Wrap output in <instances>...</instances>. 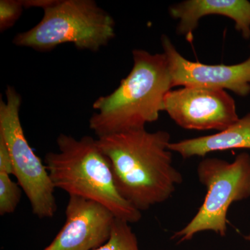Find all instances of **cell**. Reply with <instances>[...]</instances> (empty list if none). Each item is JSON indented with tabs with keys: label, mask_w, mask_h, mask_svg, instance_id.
I'll return each instance as SVG.
<instances>
[{
	"label": "cell",
	"mask_w": 250,
	"mask_h": 250,
	"mask_svg": "<svg viewBox=\"0 0 250 250\" xmlns=\"http://www.w3.org/2000/svg\"><path fill=\"white\" fill-rule=\"evenodd\" d=\"M95 250H140L137 236L130 223L116 218L109 238Z\"/></svg>",
	"instance_id": "12"
},
{
	"label": "cell",
	"mask_w": 250,
	"mask_h": 250,
	"mask_svg": "<svg viewBox=\"0 0 250 250\" xmlns=\"http://www.w3.org/2000/svg\"><path fill=\"white\" fill-rule=\"evenodd\" d=\"M169 149L184 159L206 157L210 153L230 149H250V112L226 129L214 134L171 142Z\"/></svg>",
	"instance_id": "11"
},
{
	"label": "cell",
	"mask_w": 250,
	"mask_h": 250,
	"mask_svg": "<svg viewBox=\"0 0 250 250\" xmlns=\"http://www.w3.org/2000/svg\"><path fill=\"white\" fill-rule=\"evenodd\" d=\"M170 15L178 21L177 31L191 41L202 18L221 16L232 20L243 39H250V1L248 0H187L170 6Z\"/></svg>",
	"instance_id": "10"
},
{
	"label": "cell",
	"mask_w": 250,
	"mask_h": 250,
	"mask_svg": "<svg viewBox=\"0 0 250 250\" xmlns=\"http://www.w3.org/2000/svg\"><path fill=\"white\" fill-rule=\"evenodd\" d=\"M163 111L180 127L197 131L220 132L239 119L235 100L226 90L202 87L170 90Z\"/></svg>",
	"instance_id": "7"
},
{
	"label": "cell",
	"mask_w": 250,
	"mask_h": 250,
	"mask_svg": "<svg viewBox=\"0 0 250 250\" xmlns=\"http://www.w3.org/2000/svg\"><path fill=\"white\" fill-rule=\"evenodd\" d=\"M134 65L116 90L94 102L89 126L98 138L146 129L159 119L166 94L173 88L166 54L132 52Z\"/></svg>",
	"instance_id": "2"
},
{
	"label": "cell",
	"mask_w": 250,
	"mask_h": 250,
	"mask_svg": "<svg viewBox=\"0 0 250 250\" xmlns=\"http://www.w3.org/2000/svg\"><path fill=\"white\" fill-rule=\"evenodd\" d=\"M65 222L43 250H95L109 238L116 217L97 202L69 197Z\"/></svg>",
	"instance_id": "9"
},
{
	"label": "cell",
	"mask_w": 250,
	"mask_h": 250,
	"mask_svg": "<svg viewBox=\"0 0 250 250\" xmlns=\"http://www.w3.org/2000/svg\"><path fill=\"white\" fill-rule=\"evenodd\" d=\"M245 239H246L247 241L249 242L250 245V231L247 236H245Z\"/></svg>",
	"instance_id": "16"
},
{
	"label": "cell",
	"mask_w": 250,
	"mask_h": 250,
	"mask_svg": "<svg viewBox=\"0 0 250 250\" xmlns=\"http://www.w3.org/2000/svg\"><path fill=\"white\" fill-rule=\"evenodd\" d=\"M24 8H40L43 16L13 42L19 47L47 52L72 43L82 50L97 52L116 36V22L93 0H23Z\"/></svg>",
	"instance_id": "4"
},
{
	"label": "cell",
	"mask_w": 250,
	"mask_h": 250,
	"mask_svg": "<svg viewBox=\"0 0 250 250\" xmlns=\"http://www.w3.org/2000/svg\"><path fill=\"white\" fill-rule=\"evenodd\" d=\"M23 0L0 1V31L7 30L16 24L24 9Z\"/></svg>",
	"instance_id": "14"
},
{
	"label": "cell",
	"mask_w": 250,
	"mask_h": 250,
	"mask_svg": "<svg viewBox=\"0 0 250 250\" xmlns=\"http://www.w3.org/2000/svg\"><path fill=\"white\" fill-rule=\"evenodd\" d=\"M0 173L14 174L11 154L2 138L0 137Z\"/></svg>",
	"instance_id": "15"
},
{
	"label": "cell",
	"mask_w": 250,
	"mask_h": 250,
	"mask_svg": "<svg viewBox=\"0 0 250 250\" xmlns=\"http://www.w3.org/2000/svg\"><path fill=\"white\" fill-rule=\"evenodd\" d=\"M22 190L21 186L11 179V175L0 173V215L14 213L21 202Z\"/></svg>",
	"instance_id": "13"
},
{
	"label": "cell",
	"mask_w": 250,
	"mask_h": 250,
	"mask_svg": "<svg viewBox=\"0 0 250 250\" xmlns=\"http://www.w3.org/2000/svg\"><path fill=\"white\" fill-rule=\"evenodd\" d=\"M197 175L207 194L193 218L172 235L171 238L178 243L190 241L205 231H213L225 237L228 233L230 207L250 197L248 153L238 154L232 162L219 158L205 157L197 165Z\"/></svg>",
	"instance_id": "5"
},
{
	"label": "cell",
	"mask_w": 250,
	"mask_h": 250,
	"mask_svg": "<svg viewBox=\"0 0 250 250\" xmlns=\"http://www.w3.org/2000/svg\"><path fill=\"white\" fill-rule=\"evenodd\" d=\"M97 141L109 161L118 192L141 212L167 201L183 182L173 165L167 131L134 130Z\"/></svg>",
	"instance_id": "1"
},
{
	"label": "cell",
	"mask_w": 250,
	"mask_h": 250,
	"mask_svg": "<svg viewBox=\"0 0 250 250\" xmlns=\"http://www.w3.org/2000/svg\"><path fill=\"white\" fill-rule=\"evenodd\" d=\"M21 104L20 93L8 85L6 100H0V137L9 149L14 175L27 195L33 213L41 219L52 218L57 209L56 188L45 164L26 139L20 118Z\"/></svg>",
	"instance_id": "6"
},
{
	"label": "cell",
	"mask_w": 250,
	"mask_h": 250,
	"mask_svg": "<svg viewBox=\"0 0 250 250\" xmlns=\"http://www.w3.org/2000/svg\"><path fill=\"white\" fill-rule=\"evenodd\" d=\"M161 45L168 61L173 87L228 90L242 98L250 95V54L246 61L234 65H207L184 58L167 36H162Z\"/></svg>",
	"instance_id": "8"
},
{
	"label": "cell",
	"mask_w": 250,
	"mask_h": 250,
	"mask_svg": "<svg viewBox=\"0 0 250 250\" xmlns=\"http://www.w3.org/2000/svg\"><path fill=\"white\" fill-rule=\"evenodd\" d=\"M58 152L47 153L45 165L54 187L103 205L116 218L130 224L142 218L121 196L115 184L111 165L97 139L85 136L77 139L62 134L57 139Z\"/></svg>",
	"instance_id": "3"
}]
</instances>
